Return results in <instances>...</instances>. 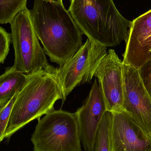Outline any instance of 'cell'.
Instances as JSON below:
<instances>
[{"instance_id": "277c9868", "label": "cell", "mask_w": 151, "mask_h": 151, "mask_svg": "<svg viewBox=\"0 0 151 151\" xmlns=\"http://www.w3.org/2000/svg\"><path fill=\"white\" fill-rule=\"evenodd\" d=\"M38 121L31 137L34 151H82L75 114L54 110Z\"/></svg>"}, {"instance_id": "7c38bea8", "label": "cell", "mask_w": 151, "mask_h": 151, "mask_svg": "<svg viewBox=\"0 0 151 151\" xmlns=\"http://www.w3.org/2000/svg\"><path fill=\"white\" fill-rule=\"evenodd\" d=\"M31 75L18 71L13 66L6 68L4 73L0 75V106L19 93L26 84Z\"/></svg>"}, {"instance_id": "ba28073f", "label": "cell", "mask_w": 151, "mask_h": 151, "mask_svg": "<svg viewBox=\"0 0 151 151\" xmlns=\"http://www.w3.org/2000/svg\"><path fill=\"white\" fill-rule=\"evenodd\" d=\"M105 101L111 113L124 111L123 63L114 50L110 49L102 58L94 73Z\"/></svg>"}, {"instance_id": "9a60e30c", "label": "cell", "mask_w": 151, "mask_h": 151, "mask_svg": "<svg viewBox=\"0 0 151 151\" xmlns=\"http://www.w3.org/2000/svg\"><path fill=\"white\" fill-rule=\"evenodd\" d=\"M19 93L2 105L0 106V142L4 138V133L14 102Z\"/></svg>"}, {"instance_id": "8fae6325", "label": "cell", "mask_w": 151, "mask_h": 151, "mask_svg": "<svg viewBox=\"0 0 151 151\" xmlns=\"http://www.w3.org/2000/svg\"><path fill=\"white\" fill-rule=\"evenodd\" d=\"M151 41V9L132 21L123 55V64L139 69L146 62Z\"/></svg>"}, {"instance_id": "8992f818", "label": "cell", "mask_w": 151, "mask_h": 151, "mask_svg": "<svg viewBox=\"0 0 151 151\" xmlns=\"http://www.w3.org/2000/svg\"><path fill=\"white\" fill-rule=\"evenodd\" d=\"M106 48L88 39L63 66L56 68L55 75L62 91L63 104L76 87L91 82L100 60L107 53Z\"/></svg>"}, {"instance_id": "e0dca14e", "label": "cell", "mask_w": 151, "mask_h": 151, "mask_svg": "<svg viewBox=\"0 0 151 151\" xmlns=\"http://www.w3.org/2000/svg\"><path fill=\"white\" fill-rule=\"evenodd\" d=\"M138 70L143 84L151 99V59L145 62Z\"/></svg>"}, {"instance_id": "4fadbf2b", "label": "cell", "mask_w": 151, "mask_h": 151, "mask_svg": "<svg viewBox=\"0 0 151 151\" xmlns=\"http://www.w3.org/2000/svg\"><path fill=\"white\" fill-rule=\"evenodd\" d=\"M112 113L106 111L97 133L93 151H111L110 129Z\"/></svg>"}, {"instance_id": "7a4b0ae2", "label": "cell", "mask_w": 151, "mask_h": 151, "mask_svg": "<svg viewBox=\"0 0 151 151\" xmlns=\"http://www.w3.org/2000/svg\"><path fill=\"white\" fill-rule=\"evenodd\" d=\"M68 11L83 34L106 47L127 40L132 21L125 18L113 0H70Z\"/></svg>"}, {"instance_id": "ac0fdd59", "label": "cell", "mask_w": 151, "mask_h": 151, "mask_svg": "<svg viewBox=\"0 0 151 151\" xmlns=\"http://www.w3.org/2000/svg\"><path fill=\"white\" fill-rule=\"evenodd\" d=\"M49 1L53 2L58 3L60 4H63V0H46Z\"/></svg>"}, {"instance_id": "3957f363", "label": "cell", "mask_w": 151, "mask_h": 151, "mask_svg": "<svg viewBox=\"0 0 151 151\" xmlns=\"http://www.w3.org/2000/svg\"><path fill=\"white\" fill-rule=\"evenodd\" d=\"M56 68L31 74L14 102L4 133L9 138L24 126L55 110L56 102L63 99Z\"/></svg>"}, {"instance_id": "9c48e42d", "label": "cell", "mask_w": 151, "mask_h": 151, "mask_svg": "<svg viewBox=\"0 0 151 151\" xmlns=\"http://www.w3.org/2000/svg\"><path fill=\"white\" fill-rule=\"evenodd\" d=\"M106 111L103 93L96 79L85 103L74 113L84 151H93L97 133Z\"/></svg>"}, {"instance_id": "5bb4252c", "label": "cell", "mask_w": 151, "mask_h": 151, "mask_svg": "<svg viewBox=\"0 0 151 151\" xmlns=\"http://www.w3.org/2000/svg\"><path fill=\"white\" fill-rule=\"evenodd\" d=\"M27 0H0V24H10L24 7Z\"/></svg>"}, {"instance_id": "5b68a950", "label": "cell", "mask_w": 151, "mask_h": 151, "mask_svg": "<svg viewBox=\"0 0 151 151\" xmlns=\"http://www.w3.org/2000/svg\"><path fill=\"white\" fill-rule=\"evenodd\" d=\"M12 42L15 52L13 68L26 75L54 68L48 63L35 31L29 10L22 9L10 23Z\"/></svg>"}, {"instance_id": "6da1fadb", "label": "cell", "mask_w": 151, "mask_h": 151, "mask_svg": "<svg viewBox=\"0 0 151 151\" xmlns=\"http://www.w3.org/2000/svg\"><path fill=\"white\" fill-rule=\"evenodd\" d=\"M29 11L45 54L51 62L63 66L83 45L82 32L63 4L35 0Z\"/></svg>"}, {"instance_id": "30bf717a", "label": "cell", "mask_w": 151, "mask_h": 151, "mask_svg": "<svg viewBox=\"0 0 151 151\" xmlns=\"http://www.w3.org/2000/svg\"><path fill=\"white\" fill-rule=\"evenodd\" d=\"M111 151H151V141L125 111L112 113Z\"/></svg>"}, {"instance_id": "d6986e66", "label": "cell", "mask_w": 151, "mask_h": 151, "mask_svg": "<svg viewBox=\"0 0 151 151\" xmlns=\"http://www.w3.org/2000/svg\"><path fill=\"white\" fill-rule=\"evenodd\" d=\"M151 59V42L149 47V51L148 53V58H147V61Z\"/></svg>"}, {"instance_id": "52a82bcc", "label": "cell", "mask_w": 151, "mask_h": 151, "mask_svg": "<svg viewBox=\"0 0 151 151\" xmlns=\"http://www.w3.org/2000/svg\"><path fill=\"white\" fill-rule=\"evenodd\" d=\"M123 108L151 141V99L138 69L123 64Z\"/></svg>"}, {"instance_id": "2e32d148", "label": "cell", "mask_w": 151, "mask_h": 151, "mask_svg": "<svg viewBox=\"0 0 151 151\" xmlns=\"http://www.w3.org/2000/svg\"><path fill=\"white\" fill-rule=\"evenodd\" d=\"M11 41V34L7 32L4 28L0 27V64L4 63L6 59Z\"/></svg>"}]
</instances>
